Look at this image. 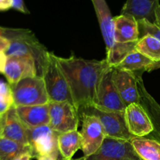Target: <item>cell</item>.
Returning <instances> with one entry per match:
<instances>
[{
  "label": "cell",
  "instance_id": "obj_1",
  "mask_svg": "<svg viewBox=\"0 0 160 160\" xmlns=\"http://www.w3.org/2000/svg\"><path fill=\"white\" fill-rule=\"evenodd\" d=\"M56 59L67 80L74 106L79 115L83 109L94 104L102 75L110 67L106 59L88 60L75 56L67 58L56 56Z\"/></svg>",
  "mask_w": 160,
  "mask_h": 160
},
{
  "label": "cell",
  "instance_id": "obj_2",
  "mask_svg": "<svg viewBox=\"0 0 160 160\" xmlns=\"http://www.w3.org/2000/svg\"><path fill=\"white\" fill-rule=\"evenodd\" d=\"M40 76L43 79L49 101H67L74 105L67 80L53 53H47L41 67Z\"/></svg>",
  "mask_w": 160,
  "mask_h": 160
},
{
  "label": "cell",
  "instance_id": "obj_3",
  "mask_svg": "<svg viewBox=\"0 0 160 160\" xmlns=\"http://www.w3.org/2000/svg\"><path fill=\"white\" fill-rule=\"evenodd\" d=\"M11 88L16 107L39 106L50 102L43 79L40 75L23 78Z\"/></svg>",
  "mask_w": 160,
  "mask_h": 160
},
{
  "label": "cell",
  "instance_id": "obj_4",
  "mask_svg": "<svg viewBox=\"0 0 160 160\" xmlns=\"http://www.w3.org/2000/svg\"><path fill=\"white\" fill-rule=\"evenodd\" d=\"M83 115H92L97 117L103 127L106 137L126 141H131L134 138L127 128L125 112L103 110L91 106L80 112V118Z\"/></svg>",
  "mask_w": 160,
  "mask_h": 160
},
{
  "label": "cell",
  "instance_id": "obj_5",
  "mask_svg": "<svg viewBox=\"0 0 160 160\" xmlns=\"http://www.w3.org/2000/svg\"><path fill=\"white\" fill-rule=\"evenodd\" d=\"M49 116V127L59 134L78 128L79 115L75 106L69 102H50Z\"/></svg>",
  "mask_w": 160,
  "mask_h": 160
},
{
  "label": "cell",
  "instance_id": "obj_6",
  "mask_svg": "<svg viewBox=\"0 0 160 160\" xmlns=\"http://www.w3.org/2000/svg\"><path fill=\"white\" fill-rule=\"evenodd\" d=\"M76 160H142L130 141L106 137L100 148L89 156Z\"/></svg>",
  "mask_w": 160,
  "mask_h": 160
},
{
  "label": "cell",
  "instance_id": "obj_7",
  "mask_svg": "<svg viewBox=\"0 0 160 160\" xmlns=\"http://www.w3.org/2000/svg\"><path fill=\"white\" fill-rule=\"evenodd\" d=\"M112 73V67H108L104 72L97 88L95 102L93 106L103 110L125 112L126 106L116 88Z\"/></svg>",
  "mask_w": 160,
  "mask_h": 160
},
{
  "label": "cell",
  "instance_id": "obj_8",
  "mask_svg": "<svg viewBox=\"0 0 160 160\" xmlns=\"http://www.w3.org/2000/svg\"><path fill=\"white\" fill-rule=\"evenodd\" d=\"M28 145L31 148L33 157L59 152L58 136L59 133L46 126L27 128Z\"/></svg>",
  "mask_w": 160,
  "mask_h": 160
},
{
  "label": "cell",
  "instance_id": "obj_9",
  "mask_svg": "<svg viewBox=\"0 0 160 160\" xmlns=\"http://www.w3.org/2000/svg\"><path fill=\"white\" fill-rule=\"evenodd\" d=\"M82 131V151L86 157L95 152L100 147L106 138L104 128L98 119L92 115H83Z\"/></svg>",
  "mask_w": 160,
  "mask_h": 160
},
{
  "label": "cell",
  "instance_id": "obj_10",
  "mask_svg": "<svg viewBox=\"0 0 160 160\" xmlns=\"http://www.w3.org/2000/svg\"><path fill=\"white\" fill-rule=\"evenodd\" d=\"M48 52L34 34L31 37L10 41L6 54L7 56H29L33 58L35 61L38 75H40L41 67Z\"/></svg>",
  "mask_w": 160,
  "mask_h": 160
},
{
  "label": "cell",
  "instance_id": "obj_11",
  "mask_svg": "<svg viewBox=\"0 0 160 160\" xmlns=\"http://www.w3.org/2000/svg\"><path fill=\"white\" fill-rule=\"evenodd\" d=\"M125 120L129 131L134 137H146L153 131L152 121L140 103L126 106Z\"/></svg>",
  "mask_w": 160,
  "mask_h": 160
},
{
  "label": "cell",
  "instance_id": "obj_12",
  "mask_svg": "<svg viewBox=\"0 0 160 160\" xmlns=\"http://www.w3.org/2000/svg\"><path fill=\"white\" fill-rule=\"evenodd\" d=\"M3 74L12 87L23 78L38 75L35 61L29 56H8Z\"/></svg>",
  "mask_w": 160,
  "mask_h": 160
},
{
  "label": "cell",
  "instance_id": "obj_13",
  "mask_svg": "<svg viewBox=\"0 0 160 160\" xmlns=\"http://www.w3.org/2000/svg\"><path fill=\"white\" fill-rule=\"evenodd\" d=\"M112 77L116 88L125 106L133 103H140L136 73L113 68Z\"/></svg>",
  "mask_w": 160,
  "mask_h": 160
},
{
  "label": "cell",
  "instance_id": "obj_14",
  "mask_svg": "<svg viewBox=\"0 0 160 160\" xmlns=\"http://www.w3.org/2000/svg\"><path fill=\"white\" fill-rule=\"evenodd\" d=\"M136 73L140 94V104L146 111L153 125V131L147 136H150V138H153L160 142V105L144 87L141 75L142 72H136Z\"/></svg>",
  "mask_w": 160,
  "mask_h": 160
},
{
  "label": "cell",
  "instance_id": "obj_15",
  "mask_svg": "<svg viewBox=\"0 0 160 160\" xmlns=\"http://www.w3.org/2000/svg\"><path fill=\"white\" fill-rule=\"evenodd\" d=\"M2 125L1 137L24 145H28L27 128L17 116L15 106H13L7 112L2 115Z\"/></svg>",
  "mask_w": 160,
  "mask_h": 160
},
{
  "label": "cell",
  "instance_id": "obj_16",
  "mask_svg": "<svg viewBox=\"0 0 160 160\" xmlns=\"http://www.w3.org/2000/svg\"><path fill=\"white\" fill-rule=\"evenodd\" d=\"M16 112L20 121L27 128L49 125V103L39 106H18L16 107Z\"/></svg>",
  "mask_w": 160,
  "mask_h": 160
},
{
  "label": "cell",
  "instance_id": "obj_17",
  "mask_svg": "<svg viewBox=\"0 0 160 160\" xmlns=\"http://www.w3.org/2000/svg\"><path fill=\"white\" fill-rule=\"evenodd\" d=\"M159 6V0H126L121 14L132 16L136 20H147L155 23V10Z\"/></svg>",
  "mask_w": 160,
  "mask_h": 160
},
{
  "label": "cell",
  "instance_id": "obj_18",
  "mask_svg": "<svg viewBox=\"0 0 160 160\" xmlns=\"http://www.w3.org/2000/svg\"><path fill=\"white\" fill-rule=\"evenodd\" d=\"M114 40L120 43L137 42L139 40L137 20L132 16L125 14L114 17Z\"/></svg>",
  "mask_w": 160,
  "mask_h": 160
},
{
  "label": "cell",
  "instance_id": "obj_19",
  "mask_svg": "<svg viewBox=\"0 0 160 160\" xmlns=\"http://www.w3.org/2000/svg\"><path fill=\"white\" fill-rule=\"evenodd\" d=\"M92 2L108 51L115 43L114 17L111 16V11L105 0H92Z\"/></svg>",
  "mask_w": 160,
  "mask_h": 160
},
{
  "label": "cell",
  "instance_id": "obj_20",
  "mask_svg": "<svg viewBox=\"0 0 160 160\" xmlns=\"http://www.w3.org/2000/svg\"><path fill=\"white\" fill-rule=\"evenodd\" d=\"M81 148V134L77 130L61 133L58 136V149L63 160H72L75 152Z\"/></svg>",
  "mask_w": 160,
  "mask_h": 160
},
{
  "label": "cell",
  "instance_id": "obj_21",
  "mask_svg": "<svg viewBox=\"0 0 160 160\" xmlns=\"http://www.w3.org/2000/svg\"><path fill=\"white\" fill-rule=\"evenodd\" d=\"M130 142L142 160H160V142L157 140L150 138L134 137Z\"/></svg>",
  "mask_w": 160,
  "mask_h": 160
},
{
  "label": "cell",
  "instance_id": "obj_22",
  "mask_svg": "<svg viewBox=\"0 0 160 160\" xmlns=\"http://www.w3.org/2000/svg\"><path fill=\"white\" fill-rule=\"evenodd\" d=\"M152 61L144 56L136 49L128 55L120 63L114 68L133 72L147 71V69L152 63Z\"/></svg>",
  "mask_w": 160,
  "mask_h": 160
},
{
  "label": "cell",
  "instance_id": "obj_23",
  "mask_svg": "<svg viewBox=\"0 0 160 160\" xmlns=\"http://www.w3.org/2000/svg\"><path fill=\"white\" fill-rule=\"evenodd\" d=\"M137 42H115L109 50L107 51L106 61L110 67H115L119 65L130 53L136 49Z\"/></svg>",
  "mask_w": 160,
  "mask_h": 160
},
{
  "label": "cell",
  "instance_id": "obj_24",
  "mask_svg": "<svg viewBox=\"0 0 160 160\" xmlns=\"http://www.w3.org/2000/svg\"><path fill=\"white\" fill-rule=\"evenodd\" d=\"M25 152H31L30 145L0 137V160H13L19 155Z\"/></svg>",
  "mask_w": 160,
  "mask_h": 160
},
{
  "label": "cell",
  "instance_id": "obj_25",
  "mask_svg": "<svg viewBox=\"0 0 160 160\" xmlns=\"http://www.w3.org/2000/svg\"><path fill=\"white\" fill-rule=\"evenodd\" d=\"M13 106H14L13 94L0 93V114H4Z\"/></svg>",
  "mask_w": 160,
  "mask_h": 160
},
{
  "label": "cell",
  "instance_id": "obj_26",
  "mask_svg": "<svg viewBox=\"0 0 160 160\" xmlns=\"http://www.w3.org/2000/svg\"><path fill=\"white\" fill-rule=\"evenodd\" d=\"M12 1V9L19 11L24 14H29L30 12L26 7L24 0H11Z\"/></svg>",
  "mask_w": 160,
  "mask_h": 160
},
{
  "label": "cell",
  "instance_id": "obj_27",
  "mask_svg": "<svg viewBox=\"0 0 160 160\" xmlns=\"http://www.w3.org/2000/svg\"><path fill=\"white\" fill-rule=\"evenodd\" d=\"M8 56L5 52H0V73H4L6 68V62H7Z\"/></svg>",
  "mask_w": 160,
  "mask_h": 160
},
{
  "label": "cell",
  "instance_id": "obj_28",
  "mask_svg": "<svg viewBox=\"0 0 160 160\" xmlns=\"http://www.w3.org/2000/svg\"><path fill=\"white\" fill-rule=\"evenodd\" d=\"M12 8L11 0H0V12L7 11Z\"/></svg>",
  "mask_w": 160,
  "mask_h": 160
},
{
  "label": "cell",
  "instance_id": "obj_29",
  "mask_svg": "<svg viewBox=\"0 0 160 160\" xmlns=\"http://www.w3.org/2000/svg\"><path fill=\"white\" fill-rule=\"evenodd\" d=\"M10 44V41L4 37L0 36V52H5L8 49Z\"/></svg>",
  "mask_w": 160,
  "mask_h": 160
},
{
  "label": "cell",
  "instance_id": "obj_30",
  "mask_svg": "<svg viewBox=\"0 0 160 160\" xmlns=\"http://www.w3.org/2000/svg\"><path fill=\"white\" fill-rule=\"evenodd\" d=\"M60 156V152L53 153L50 155H45V156H40L37 157V160H58V157Z\"/></svg>",
  "mask_w": 160,
  "mask_h": 160
},
{
  "label": "cell",
  "instance_id": "obj_31",
  "mask_svg": "<svg viewBox=\"0 0 160 160\" xmlns=\"http://www.w3.org/2000/svg\"><path fill=\"white\" fill-rule=\"evenodd\" d=\"M33 159V156L31 152H25L23 154L19 155L13 160H31Z\"/></svg>",
  "mask_w": 160,
  "mask_h": 160
},
{
  "label": "cell",
  "instance_id": "obj_32",
  "mask_svg": "<svg viewBox=\"0 0 160 160\" xmlns=\"http://www.w3.org/2000/svg\"><path fill=\"white\" fill-rule=\"evenodd\" d=\"M155 24L160 28V6L155 10Z\"/></svg>",
  "mask_w": 160,
  "mask_h": 160
},
{
  "label": "cell",
  "instance_id": "obj_33",
  "mask_svg": "<svg viewBox=\"0 0 160 160\" xmlns=\"http://www.w3.org/2000/svg\"><path fill=\"white\" fill-rule=\"evenodd\" d=\"M2 128H3V125H2V115L0 114V137L2 136Z\"/></svg>",
  "mask_w": 160,
  "mask_h": 160
},
{
  "label": "cell",
  "instance_id": "obj_34",
  "mask_svg": "<svg viewBox=\"0 0 160 160\" xmlns=\"http://www.w3.org/2000/svg\"><path fill=\"white\" fill-rule=\"evenodd\" d=\"M63 160V159H62ZM72 160H73V159H72ZM75 160H76V159H75Z\"/></svg>",
  "mask_w": 160,
  "mask_h": 160
},
{
  "label": "cell",
  "instance_id": "obj_35",
  "mask_svg": "<svg viewBox=\"0 0 160 160\" xmlns=\"http://www.w3.org/2000/svg\"><path fill=\"white\" fill-rule=\"evenodd\" d=\"M159 1H160V0H159Z\"/></svg>",
  "mask_w": 160,
  "mask_h": 160
}]
</instances>
